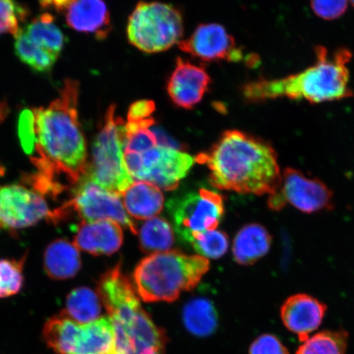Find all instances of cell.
Masks as SVG:
<instances>
[{
  "mask_svg": "<svg viewBox=\"0 0 354 354\" xmlns=\"http://www.w3.org/2000/svg\"><path fill=\"white\" fill-rule=\"evenodd\" d=\"M44 8L63 12L66 24L82 33L94 34L99 39L107 37L110 30V13L104 2L96 0L81 1H48Z\"/></svg>",
  "mask_w": 354,
  "mask_h": 354,
  "instance_id": "15",
  "label": "cell"
},
{
  "mask_svg": "<svg viewBox=\"0 0 354 354\" xmlns=\"http://www.w3.org/2000/svg\"><path fill=\"white\" fill-rule=\"evenodd\" d=\"M168 210L181 240L192 243L196 234L218 227L224 214L223 198L218 193L201 189L172 199Z\"/></svg>",
  "mask_w": 354,
  "mask_h": 354,
  "instance_id": "11",
  "label": "cell"
},
{
  "mask_svg": "<svg viewBox=\"0 0 354 354\" xmlns=\"http://www.w3.org/2000/svg\"><path fill=\"white\" fill-rule=\"evenodd\" d=\"M15 37L16 54L24 64L39 73L51 70L57 57L30 41L22 29Z\"/></svg>",
  "mask_w": 354,
  "mask_h": 354,
  "instance_id": "28",
  "label": "cell"
},
{
  "mask_svg": "<svg viewBox=\"0 0 354 354\" xmlns=\"http://www.w3.org/2000/svg\"><path fill=\"white\" fill-rule=\"evenodd\" d=\"M24 262L25 259H0V298L10 297L21 290Z\"/></svg>",
  "mask_w": 354,
  "mask_h": 354,
  "instance_id": "29",
  "label": "cell"
},
{
  "mask_svg": "<svg viewBox=\"0 0 354 354\" xmlns=\"http://www.w3.org/2000/svg\"><path fill=\"white\" fill-rule=\"evenodd\" d=\"M183 29V16L176 8L162 3H140L130 16L127 32L132 46L153 54L179 43Z\"/></svg>",
  "mask_w": 354,
  "mask_h": 354,
  "instance_id": "6",
  "label": "cell"
},
{
  "mask_svg": "<svg viewBox=\"0 0 354 354\" xmlns=\"http://www.w3.org/2000/svg\"><path fill=\"white\" fill-rule=\"evenodd\" d=\"M71 212L76 214L82 223L113 221L137 234L135 221L128 215L122 196L102 188L86 177L75 187L70 201L54 211V221L65 218Z\"/></svg>",
  "mask_w": 354,
  "mask_h": 354,
  "instance_id": "9",
  "label": "cell"
},
{
  "mask_svg": "<svg viewBox=\"0 0 354 354\" xmlns=\"http://www.w3.org/2000/svg\"><path fill=\"white\" fill-rule=\"evenodd\" d=\"M22 30L33 43L59 57L64 47L65 37L50 13L37 17Z\"/></svg>",
  "mask_w": 354,
  "mask_h": 354,
  "instance_id": "23",
  "label": "cell"
},
{
  "mask_svg": "<svg viewBox=\"0 0 354 354\" xmlns=\"http://www.w3.org/2000/svg\"><path fill=\"white\" fill-rule=\"evenodd\" d=\"M155 110L153 101L140 100L132 104L128 111V122H140L153 118L152 115Z\"/></svg>",
  "mask_w": 354,
  "mask_h": 354,
  "instance_id": "35",
  "label": "cell"
},
{
  "mask_svg": "<svg viewBox=\"0 0 354 354\" xmlns=\"http://www.w3.org/2000/svg\"><path fill=\"white\" fill-rule=\"evenodd\" d=\"M123 233L120 225L113 221L82 223L79 225L74 245L93 255H111L122 245Z\"/></svg>",
  "mask_w": 354,
  "mask_h": 354,
  "instance_id": "18",
  "label": "cell"
},
{
  "mask_svg": "<svg viewBox=\"0 0 354 354\" xmlns=\"http://www.w3.org/2000/svg\"><path fill=\"white\" fill-rule=\"evenodd\" d=\"M327 306L308 294H296L288 297L281 308L283 325L298 336L301 342L310 337L324 319Z\"/></svg>",
  "mask_w": 354,
  "mask_h": 354,
  "instance_id": "16",
  "label": "cell"
},
{
  "mask_svg": "<svg viewBox=\"0 0 354 354\" xmlns=\"http://www.w3.org/2000/svg\"><path fill=\"white\" fill-rule=\"evenodd\" d=\"M28 16L26 8L8 0H0V35L19 32L20 25Z\"/></svg>",
  "mask_w": 354,
  "mask_h": 354,
  "instance_id": "31",
  "label": "cell"
},
{
  "mask_svg": "<svg viewBox=\"0 0 354 354\" xmlns=\"http://www.w3.org/2000/svg\"><path fill=\"white\" fill-rule=\"evenodd\" d=\"M79 84L66 80L59 95L46 108L33 109L37 174L28 177L35 192L57 196L86 176L88 155L78 115Z\"/></svg>",
  "mask_w": 354,
  "mask_h": 354,
  "instance_id": "1",
  "label": "cell"
},
{
  "mask_svg": "<svg viewBox=\"0 0 354 354\" xmlns=\"http://www.w3.org/2000/svg\"><path fill=\"white\" fill-rule=\"evenodd\" d=\"M209 270V261L178 251L154 253L137 266L133 280L145 302H172L184 291L194 289Z\"/></svg>",
  "mask_w": 354,
  "mask_h": 354,
  "instance_id": "4",
  "label": "cell"
},
{
  "mask_svg": "<svg viewBox=\"0 0 354 354\" xmlns=\"http://www.w3.org/2000/svg\"><path fill=\"white\" fill-rule=\"evenodd\" d=\"M181 50L207 61H241L243 52L224 26L216 24L199 25L190 37L178 43Z\"/></svg>",
  "mask_w": 354,
  "mask_h": 354,
  "instance_id": "14",
  "label": "cell"
},
{
  "mask_svg": "<svg viewBox=\"0 0 354 354\" xmlns=\"http://www.w3.org/2000/svg\"><path fill=\"white\" fill-rule=\"evenodd\" d=\"M100 301L98 295L90 288H77L66 298L64 313L79 324H88L99 319L101 313Z\"/></svg>",
  "mask_w": 354,
  "mask_h": 354,
  "instance_id": "25",
  "label": "cell"
},
{
  "mask_svg": "<svg viewBox=\"0 0 354 354\" xmlns=\"http://www.w3.org/2000/svg\"><path fill=\"white\" fill-rule=\"evenodd\" d=\"M114 331L113 354H165V332L140 303L109 313Z\"/></svg>",
  "mask_w": 354,
  "mask_h": 354,
  "instance_id": "10",
  "label": "cell"
},
{
  "mask_svg": "<svg viewBox=\"0 0 354 354\" xmlns=\"http://www.w3.org/2000/svg\"><path fill=\"white\" fill-rule=\"evenodd\" d=\"M124 126L125 122L116 115V106L111 105L93 145L91 162L84 176L120 196L134 183L124 157Z\"/></svg>",
  "mask_w": 354,
  "mask_h": 354,
  "instance_id": "5",
  "label": "cell"
},
{
  "mask_svg": "<svg viewBox=\"0 0 354 354\" xmlns=\"http://www.w3.org/2000/svg\"><path fill=\"white\" fill-rule=\"evenodd\" d=\"M141 249L150 253H161L174 245V236L171 225L165 219L153 218L146 220L139 230Z\"/></svg>",
  "mask_w": 354,
  "mask_h": 354,
  "instance_id": "26",
  "label": "cell"
},
{
  "mask_svg": "<svg viewBox=\"0 0 354 354\" xmlns=\"http://www.w3.org/2000/svg\"><path fill=\"white\" fill-rule=\"evenodd\" d=\"M185 328L194 335L205 337L218 326V313L214 304L207 299L198 298L189 301L183 312Z\"/></svg>",
  "mask_w": 354,
  "mask_h": 354,
  "instance_id": "24",
  "label": "cell"
},
{
  "mask_svg": "<svg viewBox=\"0 0 354 354\" xmlns=\"http://www.w3.org/2000/svg\"><path fill=\"white\" fill-rule=\"evenodd\" d=\"M44 336L48 346L59 354H113L114 331L109 317L79 324L62 313L46 323Z\"/></svg>",
  "mask_w": 354,
  "mask_h": 354,
  "instance_id": "7",
  "label": "cell"
},
{
  "mask_svg": "<svg viewBox=\"0 0 354 354\" xmlns=\"http://www.w3.org/2000/svg\"><path fill=\"white\" fill-rule=\"evenodd\" d=\"M348 335L344 330H326L310 336L295 354H346Z\"/></svg>",
  "mask_w": 354,
  "mask_h": 354,
  "instance_id": "27",
  "label": "cell"
},
{
  "mask_svg": "<svg viewBox=\"0 0 354 354\" xmlns=\"http://www.w3.org/2000/svg\"><path fill=\"white\" fill-rule=\"evenodd\" d=\"M52 212L42 194L21 185L0 187V231H16L50 219Z\"/></svg>",
  "mask_w": 354,
  "mask_h": 354,
  "instance_id": "13",
  "label": "cell"
},
{
  "mask_svg": "<svg viewBox=\"0 0 354 354\" xmlns=\"http://www.w3.org/2000/svg\"><path fill=\"white\" fill-rule=\"evenodd\" d=\"M351 6L354 8V1H351Z\"/></svg>",
  "mask_w": 354,
  "mask_h": 354,
  "instance_id": "36",
  "label": "cell"
},
{
  "mask_svg": "<svg viewBox=\"0 0 354 354\" xmlns=\"http://www.w3.org/2000/svg\"><path fill=\"white\" fill-rule=\"evenodd\" d=\"M192 245L203 258L219 259L227 253L229 242L227 234L214 230L196 234Z\"/></svg>",
  "mask_w": 354,
  "mask_h": 354,
  "instance_id": "30",
  "label": "cell"
},
{
  "mask_svg": "<svg viewBox=\"0 0 354 354\" xmlns=\"http://www.w3.org/2000/svg\"><path fill=\"white\" fill-rule=\"evenodd\" d=\"M316 62L301 72L281 78H261L243 88L245 98L254 103L277 99L306 100L324 103L353 96L348 64L352 59L348 48L330 51L315 48Z\"/></svg>",
  "mask_w": 354,
  "mask_h": 354,
  "instance_id": "3",
  "label": "cell"
},
{
  "mask_svg": "<svg viewBox=\"0 0 354 354\" xmlns=\"http://www.w3.org/2000/svg\"><path fill=\"white\" fill-rule=\"evenodd\" d=\"M272 243L271 234L262 225H246L234 238V259L239 264H254L268 254Z\"/></svg>",
  "mask_w": 354,
  "mask_h": 354,
  "instance_id": "19",
  "label": "cell"
},
{
  "mask_svg": "<svg viewBox=\"0 0 354 354\" xmlns=\"http://www.w3.org/2000/svg\"><path fill=\"white\" fill-rule=\"evenodd\" d=\"M348 1H313L311 8L320 19L330 21L339 19L348 8Z\"/></svg>",
  "mask_w": 354,
  "mask_h": 354,
  "instance_id": "34",
  "label": "cell"
},
{
  "mask_svg": "<svg viewBox=\"0 0 354 354\" xmlns=\"http://www.w3.org/2000/svg\"><path fill=\"white\" fill-rule=\"evenodd\" d=\"M210 82L209 75L203 66L178 57L167 83V93L176 105L192 109L203 100L209 90Z\"/></svg>",
  "mask_w": 354,
  "mask_h": 354,
  "instance_id": "17",
  "label": "cell"
},
{
  "mask_svg": "<svg viewBox=\"0 0 354 354\" xmlns=\"http://www.w3.org/2000/svg\"><path fill=\"white\" fill-rule=\"evenodd\" d=\"M250 354H290L287 348L277 336L264 334L250 345Z\"/></svg>",
  "mask_w": 354,
  "mask_h": 354,
  "instance_id": "33",
  "label": "cell"
},
{
  "mask_svg": "<svg viewBox=\"0 0 354 354\" xmlns=\"http://www.w3.org/2000/svg\"><path fill=\"white\" fill-rule=\"evenodd\" d=\"M287 203L307 214L328 211L334 207L333 192L321 180L287 167L282 171L280 187L269 196L268 206L279 211Z\"/></svg>",
  "mask_w": 354,
  "mask_h": 354,
  "instance_id": "12",
  "label": "cell"
},
{
  "mask_svg": "<svg viewBox=\"0 0 354 354\" xmlns=\"http://www.w3.org/2000/svg\"><path fill=\"white\" fill-rule=\"evenodd\" d=\"M44 265L48 277L55 280H66L76 276L81 269V256L74 243L59 239L47 247Z\"/></svg>",
  "mask_w": 354,
  "mask_h": 354,
  "instance_id": "21",
  "label": "cell"
},
{
  "mask_svg": "<svg viewBox=\"0 0 354 354\" xmlns=\"http://www.w3.org/2000/svg\"><path fill=\"white\" fill-rule=\"evenodd\" d=\"M122 197L128 215L140 220L155 218L165 203L160 189L143 181L133 183Z\"/></svg>",
  "mask_w": 354,
  "mask_h": 354,
  "instance_id": "22",
  "label": "cell"
},
{
  "mask_svg": "<svg viewBox=\"0 0 354 354\" xmlns=\"http://www.w3.org/2000/svg\"><path fill=\"white\" fill-rule=\"evenodd\" d=\"M20 143L24 151L32 155L35 145V126L33 110L26 109L20 114L19 121Z\"/></svg>",
  "mask_w": 354,
  "mask_h": 354,
  "instance_id": "32",
  "label": "cell"
},
{
  "mask_svg": "<svg viewBox=\"0 0 354 354\" xmlns=\"http://www.w3.org/2000/svg\"><path fill=\"white\" fill-rule=\"evenodd\" d=\"M124 157L133 180L165 190L176 189L194 162L189 153L161 144L141 153H124Z\"/></svg>",
  "mask_w": 354,
  "mask_h": 354,
  "instance_id": "8",
  "label": "cell"
},
{
  "mask_svg": "<svg viewBox=\"0 0 354 354\" xmlns=\"http://www.w3.org/2000/svg\"><path fill=\"white\" fill-rule=\"evenodd\" d=\"M98 295L109 314L118 309L140 303L131 281L123 275L120 265L109 270L100 278Z\"/></svg>",
  "mask_w": 354,
  "mask_h": 354,
  "instance_id": "20",
  "label": "cell"
},
{
  "mask_svg": "<svg viewBox=\"0 0 354 354\" xmlns=\"http://www.w3.org/2000/svg\"><path fill=\"white\" fill-rule=\"evenodd\" d=\"M196 162L210 171V183L219 189L272 196L280 187L282 172L275 149L267 141L240 131L223 133Z\"/></svg>",
  "mask_w": 354,
  "mask_h": 354,
  "instance_id": "2",
  "label": "cell"
}]
</instances>
